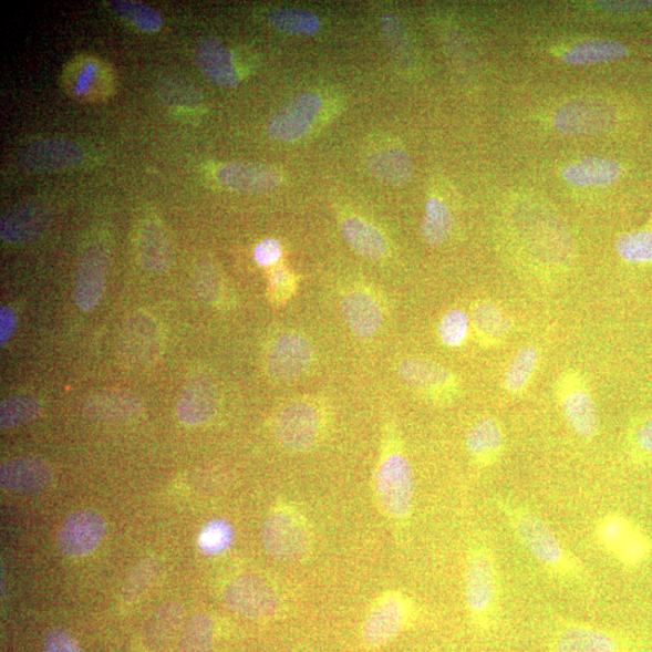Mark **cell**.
Returning <instances> with one entry per match:
<instances>
[{"label": "cell", "instance_id": "cell-1", "mask_svg": "<svg viewBox=\"0 0 652 652\" xmlns=\"http://www.w3.org/2000/svg\"><path fill=\"white\" fill-rule=\"evenodd\" d=\"M497 508L513 535L550 578L565 584L588 581L587 568L571 552L555 530L526 505L499 498Z\"/></svg>", "mask_w": 652, "mask_h": 652}, {"label": "cell", "instance_id": "cell-2", "mask_svg": "<svg viewBox=\"0 0 652 652\" xmlns=\"http://www.w3.org/2000/svg\"><path fill=\"white\" fill-rule=\"evenodd\" d=\"M464 596L472 627L494 632L501 617V579L495 550L482 536L470 541L465 557Z\"/></svg>", "mask_w": 652, "mask_h": 652}, {"label": "cell", "instance_id": "cell-3", "mask_svg": "<svg viewBox=\"0 0 652 652\" xmlns=\"http://www.w3.org/2000/svg\"><path fill=\"white\" fill-rule=\"evenodd\" d=\"M376 496L384 516L405 526L414 511L415 476L394 431L384 437L376 474Z\"/></svg>", "mask_w": 652, "mask_h": 652}, {"label": "cell", "instance_id": "cell-4", "mask_svg": "<svg viewBox=\"0 0 652 652\" xmlns=\"http://www.w3.org/2000/svg\"><path fill=\"white\" fill-rule=\"evenodd\" d=\"M593 539L598 548L624 569L642 567L652 553V542L646 531L621 513H609L598 518Z\"/></svg>", "mask_w": 652, "mask_h": 652}, {"label": "cell", "instance_id": "cell-5", "mask_svg": "<svg viewBox=\"0 0 652 652\" xmlns=\"http://www.w3.org/2000/svg\"><path fill=\"white\" fill-rule=\"evenodd\" d=\"M261 537L266 551L278 561H301L312 549L308 520L289 504L279 505L271 511L263 522Z\"/></svg>", "mask_w": 652, "mask_h": 652}, {"label": "cell", "instance_id": "cell-6", "mask_svg": "<svg viewBox=\"0 0 652 652\" xmlns=\"http://www.w3.org/2000/svg\"><path fill=\"white\" fill-rule=\"evenodd\" d=\"M324 432V408L311 399L287 404L279 410L273 422L277 442L297 454L312 449L322 441Z\"/></svg>", "mask_w": 652, "mask_h": 652}, {"label": "cell", "instance_id": "cell-7", "mask_svg": "<svg viewBox=\"0 0 652 652\" xmlns=\"http://www.w3.org/2000/svg\"><path fill=\"white\" fill-rule=\"evenodd\" d=\"M550 652H638L637 644L619 631L576 620H558L549 635Z\"/></svg>", "mask_w": 652, "mask_h": 652}, {"label": "cell", "instance_id": "cell-8", "mask_svg": "<svg viewBox=\"0 0 652 652\" xmlns=\"http://www.w3.org/2000/svg\"><path fill=\"white\" fill-rule=\"evenodd\" d=\"M420 617V608L402 591L382 593L369 611L363 637L368 646L382 648L391 643Z\"/></svg>", "mask_w": 652, "mask_h": 652}, {"label": "cell", "instance_id": "cell-9", "mask_svg": "<svg viewBox=\"0 0 652 652\" xmlns=\"http://www.w3.org/2000/svg\"><path fill=\"white\" fill-rule=\"evenodd\" d=\"M222 601L235 614L252 620L272 618L281 608L275 589L251 575L239 576L226 584Z\"/></svg>", "mask_w": 652, "mask_h": 652}, {"label": "cell", "instance_id": "cell-10", "mask_svg": "<svg viewBox=\"0 0 652 652\" xmlns=\"http://www.w3.org/2000/svg\"><path fill=\"white\" fill-rule=\"evenodd\" d=\"M163 334L155 319L144 312L132 314L120 335V353L132 369H145L163 352Z\"/></svg>", "mask_w": 652, "mask_h": 652}, {"label": "cell", "instance_id": "cell-11", "mask_svg": "<svg viewBox=\"0 0 652 652\" xmlns=\"http://www.w3.org/2000/svg\"><path fill=\"white\" fill-rule=\"evenodd\" d=\"M617 120L615 110L600 99H581L561 106L553 115L557 131L569 136L600 135Z\"/></svg>", "mask_w": 652, "mask_h": 652}, {"label": "cell", "instance_id": "cell-12", "mask_svg": "<svg viewBox=\"0 0 652 652\" xmlns=\"http://www.w3.org/2000/svg\"><path fill=\"white\" fill-rule=\"evenodd\" d=\"M19 165L27 173H48L82 165L85 152L82 145L64 138L38 139L19 153Z\"/></svg>", "mask_w": 652, "mask_h": 652}, {"label": "cell", "instance_id": "cell-13", "mask_svg": "<svg viewBox=\"0 0 652 652\" xmlns=\"http://www.w3.org/2000/svg\"><path fill=\"white\" fill-rule=\"evenodd\" d=\"M104 518L93 510H77L65 518L56 542L69 558L85 557L95 551L105 536Z\"/></svg>", "mask_w": 652, "mask_h": 652}, {"label": "cell", "instance_id": "cell-14", "mask_svg": "<svg viewBox=\"0 0 652 652\" xmlns=\"http://www.w3.org/2000/svg\"><path fill=\"white\" fill-rule=\"evenodd\" d=\"M323 102L314 93L304 92L284 104L268 124L269 136L279 142H294L308 135L321 113Z\"/></svg>", "mask_w": 652, "mask_h": 652}, {"label": "cell", "instance_id": "cell-15", "mask_svg": "<svg viewBox=\"0 0 652 652\" xmlns=\"http://www.w3.org/2000/svg\"><path fill=\"white\" fill-rule=\"evenodd\" d=\"M314 361L311 342L298 332H287L272 344L268 355V371L278 381H291L302 376Z\"/></svg>", "mask_w": 652, "mask_h": 652}, {"label": "cell", "instance_id": "cell-16", "mask_svg": "<svg viewBox=\"0 0 652 652\" xmlns=\"http://www.w3.org/2000/svg\"><path fill=\"white\" fill-rule=\"evenodd\" d=\"M51 210L39 199H29L9 209L0 221V237L11 245H22L42 236L49 228Z\"/></svg>", "mask_w": 652, "mask_h": 652}, {"label": "cell", "instance_id": "cell-17", "mask_svg": "<svg viewBox=\"0 0 652 652\" xmlns=\"http://www.w3.org/2000/svg\"><path fill=\"white\" fill-rule=\"evenodd\" d=\"M108 255L102 247L89 248L80 259L74 298L80 310H95L104 296Z\"/></svg>", "mask_w": 652, "mask_h": 652}, {"label": "cell", "instance_id": "cell-18", "mask_svg": "<svg viewBox=\"0 0 652 652\" xmlns=\"http://www.w3.org/2000/svg\"><path fill=\"white\" fill-rule=\"evenodd\" d=\"M219 399L215 380L208 374L194 376L182 393L178 403V417L189 427H197L215 418Z\"/></svg>", "mask_w": 652, "mask_h": 652}, {"label": "cell", "instance_id": "cell-19", "mask_svg": "<svg viewBox=\"0 0 652 652\" xmlns=\"http://www.w3.org/2000/svg\"><path fill=\"white\" fill-rule=\"evenodd\" d=\"M399 375L411 389L444 401L456 392L457 380L447 369L422 359H408L399 365Z\"/></svg>", "mask_w": 652, "mask_h": 652}, {"label": "cell", "instance_id": "cell-20", "mask_svg": "<svg viewBox=\"0 0 652 652\" xmlns=\"http://www.w3.org/2000/svg\"><path fill=\"white\" fill-rule=\"evenodd\" d=\"M55 473L51 465L39 458L10 460L0 468V486L12 494H38L48 489Z\"/></svg>", "mask_w": 652, "mask_h": 652}, {"label": "cell", "instance_id": "cell-21", "mask_svg": "<svg viewBox=\"0 0 652 652\" xmlns=\"http://www.w3.org/2000/svg\"><path fill=\"white\" fill-rule=\"evenodd\" d=\"M218 180L234 192L262 194L282 183L281 172L275 167L251 163H231L218 169Z\"/></svg>", "mask_w": 652, "mask_h": 652}, {"label": "cell", "instance_id": "cell-22", "mask_svg": "<svg viewBox=\"0 0 652 652\" xmlns=\"http://www.w3.org/2000/svg\"><path fill=\"white\" fill-rule=\"evenodd\" d=\"M196 63L209 82L217 86L234 89L239 84L232 53L215 37L205 38L199 42Z\"/></svg>", "mask_w": 652, "mask_h": 652}, {"label": "cell", "instance_id": "cell-23", "mask_svg": "<svg viewBox=\"0 0 652 652\" xmlns=\"http://www.w3.org/2000/svg\"><path fill=\"white\" fill-rule=\"evenodd\" d=\"M143 410L141 399L130 392L108 391L90 395L83 403V415L93 422H118L136 417Z\"/></svg>", "mask_w": 652, "mask_h": 652}, {"label": "cell", "instance_id": "cell-24", "mask_svg": "<svg viewBox=\"0 0 652 652\" xmlns=\"http://www.w3.org/2000/svg\"><path fill=\"white\" fill-rule=\"evenodd\" d=\"M465 447L478 468H487L497 463L505 448L501 425L491 417L475 422L465 436Z\"/></svg>", "mask_w": 652, "mask_h": 652}, {"label": "cell", "instance_id": "cell-25", "mask_svg": "<svg viewBox=\"0 0 652 652\" xmlns=\"http://www.w3.org/2000/svg\"><path fill=\"white\" fill-rule=\"evenodd\" d=\"M563 416L570 427L583 441H592L600 431V418L591 394L576 387L562 396Z\"/></svg>", "mask_w": 652, "mask_h": 652}, {"label": "cell", "instance_id": "cell-26", "mask_svg": "<svg viewBox=\"0 0 652 652\" xmlns=\"http://www.w3.org/2000/svg\"><path fill=\"white\" fill-rule=\"evenodd\" d=\"M342 312L345 323L359 338L375 335L382 325L380 304L364 291H352L345 296L342 300Z\"/></svg>", "mask_w": 652, "mask_h": 652}, {"label": "cell", "instance_id": "cell-27", "mask_svg": "<svg viewBox=\"0 0 652 652\" xmlns=\"http://www.w3.org/2000/svg\"><path fill=\"white\" fill-rule=\"evenodd\" d=\"M562 175L569 184L579 188L593 185L606 188L621 178L622 167L613 158L593 156L565 167Z\"/></svg>", "mask_w": 652, "mask_h": 652}, {"label": "cell", "instance_id": "cell-28", "mask_svg": "<svg viewBox=\"0 0 652 652\" xmlns=\"http://www.w3.org/2000/svg\"><path fill=\"white\" fill-rule=\"evenodd\" d=\"M184 610L177 602H167L158 607L146 621L143 642L153 652L164 651L182 628Z\"/></svg>", "mask_w": 652, "mask_h": 652}, {"label": "cell", "instance_id": "cell-29", "mask_svg": "<svg viewBox=\"0 0 652 652\" xmlns=\"http://www.w3.org/2000/svg\"><path fill=\"white\" fill-rule=\"evenodd\" d=\"M366 165L372 176L387 185H403L412 177L411 158L399 146H384L370 154Z\"/></svg>", "mask_w": 652, "mask_h": 652}, {"label": "cell", "instance_id": "cell-30", "mask_svg": "<svg viewBox=\"0 0 652 652\" xmlns=\"http://www.w3.org/2000/svg\"><path fill=\"white\" fill-rule=\"evenodd\" d=\"M138 251L141 262L146 270L157 273L169 270L172 248L162 225L155 221L143 224L138 238Z\"/></svg>", "mask_w": 652, "mask_h": 652}, {"label": "cell", "instance_id": "cell-31", "mask_svg": "<svg viewBox=\"0 0 652 652\" xmlns=\"http://www.w3.org/2000/svg\"><path fill=\"white\" fill-rule=\"evenodd\" d=\"M345 241L362 257L380 260L387 255L389 245L383 235L363 219L350 218L342 225Z\"/></svg>", "mask_w": 652, "mask_h": 652}, {"label": "cell", "instance_id": "cell-32", "mask_svg": "<svg viewBox=\"0 0 652 652\" xmlns=\"http://www.w3.org/2000/svg\"><path fill=\"white\" fill-rule=\"evenodd\" d=\"M628 55V46L615 40L593 39L571 46L562 59L569 64L583 65L617 61Z\"/></svg>", "mask_w": 652, "mask_h": 652}, {"label": "cell", "instance_id": "cell-33", "mask_svg": "<svg viewBox=\"0 0 652 652\" xmlns=\"http://www.w3.org/2000/svg\"><path fill=\"white\" fill-rule=\"evenodd\" d=\"M163 565L157 557L149 556L143 558L130 573L123 584L120 600L125 606L135 604L141 598L148 592L155 584L162 573Z\"/></svg>", "mask_w": 652, "mask_h": 652}, {"label": "cell", "instance_id": "cell-34", "mask_svg": "<svg viewBox=\"0 0 652 652\" xmlns=\"http://www.w3.org/2000/svg\"><path fill=\"white\" fill-rule=\"evenodd\" d=\"M472 321L477 335L488 342H497L508 335L510 319L490 302L477 303L473 310Z\"/></svg>", "mask_w": 652, "mask_h": 652}, {"label": "cell", "instance_id": "cell-35", "mask_svg": "<svg viewBox=\"0 0 652 652\" xmlns=\"http://www.w3.org/2000/svg\"><path fill=\"white\" fill-rule=\"evenodd\" d=\"M454 218L447 206L436 197H432L425 209L421 232L425 244L431 247L442 246L452 231Z\"/></svg>", "mask_w": 652, "mask_h": 652}, {"label": "cell", "instance_id": "cell-36", "mask_svg": "<svg viewBox=\"0 0 652 652\" xmlns=\"http://www.w3.org/2000/svg\"><path fill=\"white\" fill-rule=\"evenodd\" d=\"M42 406L35 397L25 394L12 395L0 405V428L3 431L21 427L37 420Z\"/></svg>", "mask_w": 652, "mask_h": 652}, {"label": "cell", "instance_id": "cell-37", "mask_svg": "<svg viewBox=\"0 0 652 652\" xmlns=\"http://www.w3.org/2000/svg\"><path fill=\"white\" fill-rule=\"evenodd\" d=\"M268 20L273 29L291 35H311L322 24L314 13L299 9H276L269 13Z\"/></svg>", "mask_w": 652, "mask_h": 652}, {"label": "cell", "instance_id": "cell-38", "mask_svg": "<svg viewBox=\"0 0 652 652\" xmlns=\"http://www.w3.org/2000/svg\"><path fill=\"white\" fill-rule=\"evenodd\" d=\"M110 9L115 15L146 33L158 32L164 24L162 13L149 6L135 2V0H113L110 3Z\"/></svg>", "mask_w": 652, "mask_h": 652}, {"label": "cell", "instance_id": "cell-39", "mask_svg": "<svg viewBox=\"0 0 652 652\" xmlns=\"http://www.w3.org/2000/svg\"><path fill=\"white\" fill-rule=\"evenodd\" d=\"M215 643V621L205 613L194 615L184 624L180 652H210Z\"/></svg>", "mask_w": 652, "mask_h": 652}, {"label": "cell", "instance_id": "cell-40", "mask_svg": "<svg viewBox=\"0 0 652 652\" xmlns=\"http://www.w3.org/2000/svg\"><path fill=\"white\" fill-rule=\"evenodd\" d=\"M538 361L539 352L534 345H527L518 351L505 372V389L511 394L524 392L535 374Z\"/></svg>", "mask_w": 652, "mask_h": 652}, {"label": "cell", "instance_id": "cell-41", "mask_svg": "<svg viewBox=\"0 0 652 652\" xmlns=\"http://www.w3.org/2000/svg\"><path fill=\"white\" fill-rule=\"evenodd\" d=\"M619 257L631 263L652 262V231L642 230L622 235L617 242Z\"/></svg>", "mask_w": 652, "mask_h": 652}, {"label": "cell", "instance_id": "cell-42", "mask_svg": "<svg viewBox=\"0 0 652 652\" xmlns=\"http://www.w3.org/2000/svg\"><path fill=\"white\" fill-rule=\"evenodd\" d=\"M234 540V530L229 522L213 520L205 526L198 535L199 550L209 556H215L230 548Z\"/></svg>", "mask_w": 652, "mask_h": 652}, {"label": "cell", "instance_id": "cell-43", "mask_svg": "<svg viewBox=\"0 0 652 652\" xmlns=\"http://www.w3.org/2000/svg\"><path fill=\"white\" fill-rule=\"evenodd\" d=\"M469 334V317L460 310L447 312L438 325V338L447 348H459Z\"/></svg>", "mask_w": 652, "mask_h": 652}, {"label": "cell", "instance_id": "cell-44", "mask_svg": "<svg viewBox=\"0 0 652 652\" xmlns=\"http://www.w3.org/2000/svg\"><path fill=\"white\" fill-rule=\"evenodd\" d=\"M194 286L196 296L206 303H216L221 294V279L216 268L209 263L198 266Z\"/></svg>", "mask_w": 652, "mask_h": 652}, {"label": "cell", "instance_id": "cell-45", "mask_svg": "<svg viewBox=\"0 0 652 652\" xmlns=\"http://www.w3.org/2000/svg\"><path fill=\"white\" fill-rule=\"evenodd\" d=\"M632 455L641 462H652V417L643 421L631 436Z\"/></svg>", "mask_w": 652, "mask_h": 652}, {"label": "cell", "instance_id": "cell-46", "mask_svg": "<svg viewBox=\"0 0 652 652\" xmlns=\"http://www.w3.org/2000/svg\"><path fill=\"white\" fill-rule=\"evenodd\" d=\"M43 652H84V650L69 631L53 629L45 634Z\"/></svg>", "mask_w": 652, "mask_h": 652}, {"label": "cell", "instance_id": "cell-47", "mask_svg": "<svg viewBox=\"0 0 652 652\" xmlns=\"http://www.w3.org/2000/svg\"><path fill=\"white\" fill-rule=\"evenodd\" d=\"M282 256V248L276 239H265L255 250V258L261 266H271Z\"/></svg>", "mask_w": 652, "mask_h": 652}, {"label": "cell", "instance_id": "cell-48", "mask_svg": "<svg viewBox=\"0 0 652 652\" xmlns=\"http://www.w3.org/2000/svg\"><path fill=\"white\" fill-rule=\"evenodd\" d=\"M597 6L601 9H604L610 12H620V13H634L641 12L649 9L652 6V2H646V0H629V2H613V0H600L597 2Z\"/></svg>", "mask_w": 652, "mask_h": 652}, {"label": "cell", "instance_id": "cell-49", "mask_svg": "<svg viewBox=\"0 0 652 652\" xmlns=\"http://www.w3.org/2000/svg\"><path fill=\"white\" fill-rule=\"evenodd\" d=\"M290 275L283 269H277L271 275V287L273 290V298L277 301H284L290 297L292 289Z\"/></svg>", "mask_w": 652, "mask_h": 652}, {"label": "cell", "instance_id": "cell-50", "mask_svg": "<svg viewBox=\"0 0 652 652\" xmlns=\"http://www.w3.org/2000/svg\"><path fill=\"white\" fill-rule=\"evenodd\" d=\"M17 315L11 309L3 306L0 310V343L4 344L15 332Z\"/></svg>", "mask_w": 652, "mask_h": 652}]
</instances>
